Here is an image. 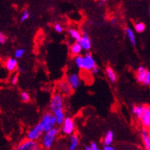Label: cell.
Returning <instances> with one entry per match:
<instances>
[{"label":"cell","instance_id":"9","mask_svg":"<svg viewBox=\"0 0 150 150\" xmlns=\"http://www.w3.org/2000/svg\"><path fill=\"white\" fill-rule=\"evenodd\" d=\"M67 83H69L70 87H71L72 91H75L77 87H79L81 83L79 75L76 73H70L67 77Z\"/></svg>","mask_w":150,"mask_h":150},{"label":"cell","instance_id":"17","mask_svg":"<svg viewBox=\"0 0 150 150\" xmlns=\"http://www.w3.org/2000/svg\"><path fill=\"white\" fill-rule=\"evenodd\" d=\"M114 139V134L112 130H109L106 132L103 138V143L105 146H111Z\"/></svg>","mask_w":150,"mask_h":150},{"label":"cell","instance_id":"14","mask_svg":"<svg viewBox=\"0 0 150 150\" xmlns=\"http://www.w3.org/2000/svg\"><path fill=\"white\" fill-rule=\"evenodd\" d=\"M148 73V70L143 66H139L136 70V80L139 83H143L144 80L146 79V75Z\"/></svg>","mask_w":150,"mask_h":150},{"label":"cell","instance_id":"4","mask_svg":"<svg viewBox=\"0 0 150 150\" xmlns=\"http://www.w3.org/2000/svg\"><path fill=\"white\" fill-rule=\"evenodd\" d=\"M39 123L43 127L45 132L51 130L52 129L56 127V125H57L55 117L51 112H45L40 120Z\"/></svg>","mask_w":150,"mask_h":150},{"label":"cell","instance_id":"12","mask_svg":"<svg viewBox=\"0 0 150 150\" xmlns=\"http://www.w3.org/2000/svg\"><path fill=\"white\" fill-rule=\"evenodd\" d=\"M5 67L9 72H13L18 68V61L16 58L8 57L5 61Z\"/></svg>","mask_w":150,"mask_h":150},{"label":"cell","instance_id":"24","mask_svg":"<svg viewBox=\"0 0 150 150\" xmlns=\"http://www.w3.org/2000/svg\"><path fill=\"white\" fill-rule=\"evenodd\" d=\"M20 97L23 102L28 103L30 101V96L28 92H26V91H22L20 93Z\"/></svg>","mask_w":150,"mask_h":150},{"label":"cell","instance_id":"36","mask_svg":"<svg viewBox=\"0 0 150 150\" xmlns=\"http://www.w3.org/2000/svg\"><path fill=\"white\" fill-rule=\"evenodd\" d=\"M99 1H100V2H106L107 0H99Z\"/></svg>","mask_w":150,"mask_h":150},{"label":"cell","instance_id":"16","mask_svg":"<svg viewBox=\"0 0 150 150\" xmlns=\"http://www.w3.org/2000/svg\"><path fill=\"white\" fill-rule=\"evenodd\" d=\"M78 145H79V138L77 135H71L70 136V145L68 150H77Z\"/></svg>","mask_w":150,"mask_h":150},{"label":"cell","instance_id":"11","mask_svg":"<svg viewBox=\"0 0 150 150\" xmlns=\"http://www.w3.org/2000/svg\"><path fill=\"white\" fill-rule=\"evenodd\" d=\"M57 90L61 94L66 95V96L70 95L73 91L67 81H60L59 83H57Z\"/></svg>","mask_w":150,"mask_h":150},{"label":"cell","instance_id":"22","mask_svg":"<svg viewBox=\"0 0 150 150\" xmlns=\"http://www.w3.org/2000/svg\"><path fill=\"white\" fill-rule=\"evenodd\" d=\"M146 29V25L143 22H138L135 25V31L138 33H142Z\"/></svg>","mask_w":150,"mask_h":150},{"label":"cell","instance_id":"21","mask_svg":"<svg viewBox=\"0 0 150 150\" xmlns=\"http://www.w3.org/2000/svg\"><path fill=\"white\" fill-rule=\"evenodd\" d=\"M74 64L79 69H82L83 64V56L81 54V55L74 57Z\"/></svg>","mask_w":150,"mask_h":150},{"label":"cell","instance_id":"18","mask_svg":"<svg viewBox=\"0 0 150 150\" xmlns=\"http://www.w3.org/2000/svg\"><path fill=\"white\" fill-rule=\"evenodd\" d=\"M106 74H107L108 79L110 81L111 83H115L117 80V76L114 70L112 67H107L106 68Z\"/></svg>","mask_w":150,"mask_h":150},{"label":"cell","instance_id":"2","mask_svg":"<svg viewBox=\"0 0 150 150\" xmlns=\"http://www.w3.org/2000/svg\"><path fill=\"white\" fill-rule=\"evenodd\" d=\"M132 113L137 117L145 129H150V107L136 105L132 109Z\"/></svg>","mask_w":150,"mask_h":150},{"label":"cell","instance_id":"1","mask_svg":"<svg viewBox=\"0 0 150 150\" xmlns=\"http://www.w3.org/2000/svg\"><path fill=\"white\" fill-rule=\"evenodd\" d=\"M64 97L59 92L54 93L50 101V112L54 116L57 124L61 126L65 120V113L64 111Z\"/></svg>","mask_w":150,"mask_h":150},{"label":"cell","instance_id":"26","mask_svg":"<svg viewBox=\"0 0 150 150\" xmlns=\"http://www.w3.org/2000/svg\"><path fill=\"white\" fill-rule=\"evenodd\" d=\"M142 83L146 85V86H149L150 85V71H148V73H147V75H146V79L144 80Z\"/></svg>","mask_w":150,"mask_h":150},{"label":"cell","instance_id":"28","mask_svg":"<svg viewBox=\"0 0 150 150\" xmlns=\"http://www.w3.org/2000/svg\"><path fill=\"white\" fill-rule=\"evenodd\" d=\"M11 82L13 85H16L18 82V77L17 74H15L12 76V79H11Z\"/></svg>","mask_w":150,"mask_h":150},{"label":"cell","instance_id":"5","mask_svg":"<svg viewBox=\"0 0 150 150\" xmlns=\"http://www.w3.org/2000/svg\"><path fill=\"white\" fill-rule=\"evenodd\" d=\"M42 146L40 145V142L38 141H34L25 139L22 140L19 143L16 145V150H41Z\"/></svg>","mask_w":150,"mask_h":150},{"label":"cell","instance_id":"13","mask_svg":"<svg viewBox=\"0 0 150 150\" xmlns=\"http://www.w3.org/2000/svg\"><path fill=\"white\" fill-rule=\"evenodd\" d=\"M141 137L146 150H150V132L147 129H142L141 131Z\"/></svg>","mask_w":150,"mask_h":150},{"label":"cell","instance_id":"25","mask_svg":"<svg viewBox=\"0 0 150 150\" xmlns=\"http://www.w3.org/2000/svg\"><path fill=\"white\" fill-rule=\"evenodd\" d=\"M29 12H28V10H25L23 12H22V17H21V22H24L25 21L28 19L29 18Z\"/></svg>","mask_w":150,"mask_h":150},{"label":"cell","instance_id":"30","mask_svg":"<svg viewBox=\"0 0 150 150\" xmlns=\"http://www.w3.org/2000/svg\"><path fill=\"white\" fill-rule=\"evenodd\" d=\"M91 146V148L92 149V150H100V148H99V146H97V144L95 142H92L90 145Z\"/></svg>","mask_w":150,"mask_h":150},{"label":"cell","instance_id":"37","mask_svg":"<svg viewBox=\"0 0 150 150\" xmlns=\"http://www.w3.org/2000/svg\"><path fill=\"white\" fill-rule=\"evenodd\" d=\"M15 150H16V149H15Z\"/></svg>","mask_w":150,"mask_h":150},{"label":"cell","instance_id":"10","mask_svg":"<svg viewBox=\"0 0 150 150\" xmlns=\"http://www.w3.org/2000/svg\"><path fill=\"white\" fill-rule=\"evenodd\" d=\"M81 35H82L81 38L78 42H79V43L81 44V45L82 46L83 50H84V51H90L91 47H92V44H91V41L89 35H88L87 32H84V31H82Z\"/></svg>","mask_w":150,"mask_h":150},{"label":"cell","instance_id":"6","mask_svg":"<svg viewBox=\"0 0 150 150\" xmlns=\"http://www.w3.org/2000/svg\"><path fill=\"white\" fill-rule=\"evenodd\" d=\"M44 133H45V131H44L43 127L39 122H38L37 124L35 125L27 132L26 139L34 141H38L42 139Z\"/></svg>","mask_w":150,"mask_h":150},{"label":"cell","instance_id":"34","mask_svg":"<svg viewBox=\"0 0 150 150\" xmlns=\"http://www.w3.org/2000/svg\"><path fill=\"white\" fill-rule=\"evenodd\" d=\"M84 149H85V150H92V149L91 148V146H85V147H84Z\"/></svg>","mask_w":150,"mask_h":150},{"label":"cell","instance_id":"32","mask_svg":"<svg viewBox=\"0 0 150 150\" xmlns=\"http://www.w3.org/2000/svg\"><path fill=\"white\" fill-rule=\"evenodd\" d=\"M103 150H117L112 146H104Z\"/></svg>","mask_w":150,"mask_h":150},{"label":"cell","instance_id":"15","mask_svg":"<svg viewBox=\"0 0 150 150\" xmlns=\"http://www.w3.org/2000/svg\"><path fill=\"white\" fill-rule=\"evenodd\" d=\"M82 50L83 48H82L81 44L78 42H75L70 47V53L71 54V55L76 57V56L81 55Z\"/></svg>","mask_w":150,"mask_h":150},{"label":"cell","instance_id":"31","mask_svg":"<svg viewBox=\"0 0 150 150\" xmlns=\"http://www.w3.org/2000/svg\"><path fill=\"white\" fill-rule=\"evenodd\" d=\"M99 71H100V69H99L98 66L97 65L93 67V69L91 71V72H92V74H97L99 73Z\"/></svg>","mask_w":150,"mask_h":150},{"label":"cell","instance_id":"29","mask_svg":"<svg viewBox=\"0 0 150 150\" xmlns=\"http://www.w3.org/2000/svg\"><path fill=\"white\" fill-rule=\"evenodd\" d=\"M54 29H55V31L57 33H61V32H63V27L60 24H56L55 25H54Z\"/></svg>","mask_w":150,"mask_h":150},{"label":"cell","instance_id":"19","mask_svg":"<svg viewBox=\"0 0 150 150\" xmlns=\"http://www.w3.org/2000/svg\"><path fill=\"white\" fill-rule=\"evenodd\" d=\"M68 33L75 42H79L81 38V36H82L81 32L79 31H77V29H74V28H70L68 30Z\"/></svg>","mask_w":150,"mask_h":150},{"label":"cell","instance_id":"20","mask_svg":"<svg viewBox=\"0 0 150 150\" xmlns=\"http://www.w3.org/2000/svg\"><path fill=\"white\" fill-rule=\"evenodd\" d=\"M126 34H127V38H128L129 41L130 42V43L132 44L133 46L136 45V36H135V34L134 32H133V31H132L130 28H126Z\"/></svg>","mask_w":150,"mask_h":150},{"label":"cell","instance_id":"8","mask_svg":"<svg viewBox=\"0 0 150 150\" xmlns=\"http://www.w3.org/2000/svg\"><path fill=\"white\" fill-rule=\"evenodd\" d=\"M95 66H97V64L93 56L91 55V54H86L83 56V64L82 69L87 71H91Z\"/></svg>","mask_w":150,"mask_h":150},{"label":"cell","instance_id":"7","mask_svg":"<svg viewBox=\"0 0 150 150\" xmlns=\"http://www.w3.org/2000/svg\"><path fill=\"white\" fill-rule=\"evenodd\" d=\"M61 132L65 136H70L74 134L75 123L74 120L71 117H67L61 126Z\"/></svg>","mask_w":150,"mask_h":150},{"label":"cell","instance_id":"35","mask_svg":"<svg viewBox=\"0 0 150 150\" xmlns=\"http://www.w3.org/2000/svg\"><path fill=\"white\" fill-rule=\"evenodd\" d=\"M149 18H150V7H149Z\"/></svg>","mask_w":150,"mask_h":150},{"label":"cell","instance_id":"33","mask_svg":"<svg viewBox=\"0 0 150 150\" xmlns=\"http://www.w3.org/2000/svg\"><path fill=\"white\" fill-rule=\"evenodd\" d=\"M117 18H111L110 23L112 24V25H116V24H117Z\"/></svg>","mask_w":150,"mask_h":150},{"label":"cell","instance_id":"3","mask_svg":"<svg viewBox=\"0 0 150 150\" xmlns=\"http://www.w3.org/2000/svg\"><path fill=\"white\" fill-rule=\"evenodd\" d=\"M60 129L57 127L52 129L51 130L45 132L40 139V145L43 149L49 150L55 142L57 136L59 134Z\"/></svg>","mask_w":150,"mask_h":150},{"label":"cell","instance_id":"27","mask_svg":"<svg viewBox=\"0 0 150 150\" xmlns=\"http://www.w3.org/2000/svg\"><path fill=\"white\" fill-rule=\"evenodd\" d=\"M6 41H7L6 36L2 32H0V43L2 44V45H4L6 42Z\"/></svg>","mask_w":150,"mask_h":150},{"label":"cell","instance_id":"23","mask_svg":"<svg viewBox=\"0 0 150 150\" xmlns=\"http://www.w3.org/2000/svg\"><path fill=\"white\" fill-rule=\"evenodd\" d=\"M25 50L24 49V48H22V47L16 49V52H15V58L18 59V58L22 57L24 55V54H25Z\"/></svg>","mask_w":150,"mask_h":150}]
</instances>
